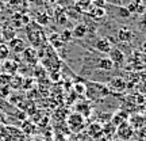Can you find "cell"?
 Listing matches in <instances>:
<instances>
[{
  "mask_svg": "<svg viewBox=\"0 0 146 141\" xmlns=\"http://www.w3.org/2000/svg\"><path fill=\"white\" fill-rule=\"evenodd\" d=\"M85 87H87V88H85V95L88 96L89 100H98V99H102V98L110 95V90L106 84L91 82V83H88Z\"/></svg>",
  "mask_w": 146,
  "mask_h": 141,
  "instance_id": "cell-1",
  "label": "cell"
},
{
  "mask_svg": "<svg viewBox=\"0 0 146 141\" xmlns=\"http://www.w3.org/2000/svg\"><path fill=\"white\" fill-rule=\"evenodd\" d=\"M26 30H27V39H29L30 43H31V47H34V46L39 47L45 43L46 37H45V34H43V31H42V29L38 26V25L31 23V25L27 26Z\"/></svg>",
  "mask_w": 146,
  "mask_h": 141,
  "instance_id": "cell-2",
  "label": "cell"
},
{
  "mask_svg": "<svg viewBox=\"0 0 146 141\" xmlns=\"http://www.w3.org/2000/svg\"><path fill=\"white\" fill-rule=\"evenodd\" d=\"M66 125H68L69 130L77 133V132H81L85 129L87 121H85V118H84L83 115L77 114V113H72V114H69L68 118H66Z\"/></svg>",
  "mask_w": 146,
  "mask_h": 141,
  "instance_id": "cell-3",
  "label": "cell"
},
{
  "mask_svg": "<svg viewBox=\"0 0 146 141\" xmlns=\"http://www.w3.org/2000/svg\"><path fill=\"white\" fill-rule=\"evenodd\" d=\"M1 134H3L4 141H25V133L18 128L3 126Z\"/></svg>",
  "mask_w": 146,
  "mask_h": 141,
  "instance_id": "cell-4",
  "label": "cell"
},
{
  "mask_svg": "<svg viewBox=\"0 0 146 141\" xmlns=\"http://www.w3.org/2000/svg\"><path fill=\"white\" fill-rule=\"evenodd\" d=\"M134 133H135V129L129 124V121H127V122H123L122 125H119L118 128H116V132H115V134L118 136V138L122 140V141L133 140Z\"/></svg>",
  "mask_w": 146,
  "mask_h": 141,
  "instance_id": "cell-5",
  "label": "cell"
},
{
  "mask_svg": "<svg viewBox=\"0 0 146 141\" xmlns=\"http://www.w3.org/2000/svg\"><path fill=\"white\" fill-rule=\"evenodd\" d=\"M22 56V60H23V63L27 64L29 67H35L36 63L39 61V57H38V52H36L35 47H31L29 46L26 47L23 52L21 53Z\"/></svg>",
  "mask_w": 146,
  "mask_h": 141,
  "instance_id": "cell-6",
  "label": "cell"
},
{
  "mask_svg": "<svg viewBox=\"0 0 146 141\" xmlns=\"http://www.w3.org/2000/svg\"><path fill=\"white\" fill-rule=\"evenodd\" d=\"M130 63L134 71H141V69L146 68V54L142 53L141 50H135L131 54Z\"/></svg>",
  "mask_w": 146,
  "mask_h": 141,
  "instance_id": "cell-7",
  "label": "cell"
},
{
  "mask_svg": "<svg viewBox=\"0 0 146 141\" xmlns=\"http://www.w3.org/2000/svg\"><path fill=\"white\" fill-rule=\"evenodd\" d=\"M126 88H127V82H126L125 79L116 76V78L110 80V84H108L110 94H120V92H123Z\"/></svg>",
  "mask_w": 146,
  "mask_h": 141,
  "instance_id": "cell-8",
  "label": "cell"
},
{
  "mask_svg": "<svg viewBox=\"0 0 146 141\" xmlns=\"http://www.w3.org/2000/svg\"><path fill=\"white\" fill-rule=\"evenodd\" d=\"M110 56V60L114 63V65H116V67H122L123 64H125V60H126V56L125 53L120 50L119 47H112L111 49V52L108 53Z\"/></svg>",
  "mask_w": 146,
  "mask_h": 141,
  "instance_id": "cell-9",
  "label": "cell"
},
{
  "mask_svg": "<svg viewBox=\"0 0 146 141\" xmlns=\"http://www.w3.org/2000/svg\"><path fill=\"white\" fill-rule=\"evenodd\" d=\"M19 71V64L14 61V60H5L3 61L1 64V73H5V75H8V76H14L16 75Z\"/></svg>",
  "mask_w": 146,
  "mask_h": 141,
  "instance_id": "cell-10",
  "label": "cell"
},
{
  "mask_svg": "<svg viewBox=\"0 0 146 141\" xmlns=\"http://www.w3.org/2000/svg\"><path fill=\"white\" fill-rule=\"evenodd\" d=\"M26 47H27L26 42L23 41L22 38H19V37H15V38H12V39L8 42V49H10V52H14V53H16V54L22 53Z\"/></svg>",
  "mask_w": 146,
  "mask_h": 141,
  "instance_id": "cell-11",
  "label": "cell"
},
{
  "mask_svg": "<svg viewBox=\"0 0 146 141\" xmlns=\"http://www.w3.org/2000/svg\"><path fill=\"white\" fill-rule=\"evenodd\" d=\"M95 49L100 53L108 54V53L111 52V49H112V43H111V41H110L108 38H106L104 37V38H100V39L96 41V43H95Z\"/></svg>",
  "mask_w": 146,
  "mask_h": 141,
  "instance_id": "cell-12",
  "label": "cell"
},
{
  "mask_svg": "<svg viewBox=\"0 0 146 141\" xmlns=\"http://www.w3.org/2000/svg\"><path fill=\"white\" fill-rule=\"evenodd\" d=\"M88 31H89L88 26H87L85 23H83V22H80V23H77V25L74 26V29L72 30V35H73V38L83 39V38H85V37H87Z\"/></svg>",
  "mask_w": 146,
  "mask_h": 141,
  "instance_id": "cell-13",
  "label": "cell"
},
{
  "mask_svg": "<svg viewBox=\"0 0 146 141\" xmlns=\"http://www.w3.org/2000/svg\"><path fill=\"white\" fill-rule=\"evenodd\" d=\"M74 113L83 115L84 118L87 120L89 115H91V113H92V109H91L89 102H85V100H83V102H77V105H76V111H74Z\"/></svg>",
  "mask_w": 146,
  "mask_h": 141,
  "instance_id": "cell-14",
  "label": "cell"
},
{
  "mask_svg": "<svg viewBox=\"0 0 146 141\" xmlns=\"http://www.w3.org/2000/svg\"><path fill=\"white\" fill-rule=\"evenodd\" d=\"M88 134L92 138H95V140H98V138H100V137L103 136V126L100 125L99 122H92L91 125L88 126Z\"/></svg>",
  "mask_w": 146,
  "mask_h": 141,
  "instance_id": "cell-15",
  "label": "cell"
},
{
  "mask_svg": "<svg viewBox=\"0 0 146 141\" xmlns=\"http://www.w3.org/2000/svg\"><path fill=\"white\" fill-rule=\"evenodd\" d=\"M127 121H129V114L126 113L125 110H119V111H116V113L112 115L111 124H112L115 128H118L119 125H122L123 122H127Z\"/></svg>",
  "mask_w": 146,
  "mask_h": 141,
  "instance_id": "cell-16",
  "label": "cell"
},
{
  "mask_svg": "<svg viewBox=\"0 0 146 141\" xmlns=\"http://www.w3.org/2000/svg\"><path fill=\"white\" fill-rule=\"evenodd\" d=\"M133 38H134V34H133V31L130 29H127V27L119 29V31H118V41L123 42V43H129V42L133 41Z\"/></svg>",
  "mask_w": 146,
  "mask_h": 141,
  "instance_id": "cell-17",
  "label": "cell"
},
{
  "mask_svg": "<svg viewBox=\"0 0 146 141\" xmlns=\"http://www.w3.org/2000/svg\"><path fill=\"white\" fill-rule=\"evenodd\" d=\"M114 63L110 60V57H102L99 58L98 61V68L100 71H104V72H108V71H112L114 69Z\"/></svg>",
  "mask_w": 146,
  "mask_h": 141,
  "instance_id": "cell-18",
  "label": "cell"
},
{
  "mask_svg": "<svg viewBox=\"0 0 146 141\" xmlns=\"http://www.w3.org/2000/svg\"><path fill=\"white\" fill-rule=\"evenodd\" d=\"M129 124H130L134 129H139V128H142V126L146 125L145 122V117H142V115H131V117H129Z\"/></svg>",
  "mask_w": 146,
  "mask_h": 141,
  "instance_id": "cell-19",
  "label": "cell"
},
{
  "mask_svg": "<svg viewBox=\"0 0 146 141\" xmlns=\"http://www.w3.org/2000/svg\"><path fill=\"white\" fill-rule=\"evenodd\" d=\"M127 10L130 12H138V14H142L145 12V5L142 3V0H134L131 4H129Z\"/></svg>",
  "mask_w": 146,
  "mask_h": 141,
  "instance_id": "cell-20",
  "label": "cell"
},
{
  "mask_svg": "<svg viewBox=\"0 0 146 141\" xmlns=\"http://www.w3.org/2000/svg\"><path fill=\"white\" fill-rule=\"evenodd\" d=\"M23 86V76H21L19 73H16L14 76H11V82H10V87L14 90L21 88Z\"/></svg>",
  "mask_w": 146,
  "mask_h": 141,
  "instance_id": "cell-21",
  "label": "cell"
},
{
  "mask_svg": "<svg viewBox=\"0 0 146 141\" xmlns=\"http://www.w3.org/2000/svg\"><path fill=\"white\" fill-rule=\"evenodd\" d=\"M0 35L4 38L5 41L10 42L12 38H15L16 37V33H15V29L14 27H5V29H3L1 30V33H0Z\"/></svg>",
  "mask_w": 146,
  "mask_h": 141,
  "instance_id": "cell-22",
  "label": "cell"
},
{
  "mask_svg": "<svg viewBox=\"0 0 146 141\" xmlns=\"http://www.w3.org/2000/svg\"><path fill=\"white\" fill-rule=\"evenodd\" d=\"M10 49H8V45L7 43H3L0 42V61H5L10 57Z\"/></svg>",
  "mask_w": 146,
  "mask_h": 141,
  "instance_id": "cell-23",
  "label": "cell"
},
{
  "mask_svg": "<svg viewBox=\"0 0 146 141\" xmlns=\"http://www.w3.org/2000/svg\"><path fill=\"white\" fill-rule=\"evenodd\" d=\"M133 138L135 141H146V125L139 128V129H137Z\"/></svg>",
  "mask_w": 146,
  "mask_h": 141,
  "instance_id": "cell-24",
  "label": "cell"
},
{
  "mask_svg": "<svg viewBox=\"0 0 146 141\" xmlns=\"http://www.w3.org/2000/svg\"><path fill=\"white\" fill-rule=\"evenodd\" d=\"M89 14H91V16H92L94 19L99 21L100 18H104L106 16V10L104 8H98V7H94V10L91 11Z\"/></svg>",
  "mask_w": 146,
  "mask_h": 141,
  "instance_id": "cell-25",
  "label": "cell"
},
{
  "mask_svg": "<svg viewBox=\"0 0 146 141\" xmlns=\"http://www.w3.org/2000/svg\"><path fill=\"white\" fill-rule=\"evenodd\" d=\"M22 129H23L22 132H23L25 134H31V133H34V130H35V126H34V124H31V122L25 121L23 125H22Z\"/></svg>",
  "mask_w": 146,
  "mask_h": 141,
  "instance_id": "cell-26",
  "label": "cell"
},
{
  "mask_svg": "<svg viewBox=\"0 0 146 141\" xmlns=\"http://www.w3.org/2000/svg\"><path fill=\"white\" fill-rule=\"evenodd\" d=\"M76 4L80 10H88L89 7L92 5V0H76Z\"/></svg>",
  "mask_w": 146,
  "mask_h": 141,
  "instance_id": "cell-27",
  "label": "cell"
},
{
  "mask_svg": "<svg viewBox=\"0 0 146 141\" xmlns=\"http://www.w3.org/2000/svg\"><path fill=\"white\" fill-rule=\"evenodd\" d=\"M73 38L72 35V30H64L61 34H60V39H61V42H69L70 39Z\"/></svg>",
  "mask_w": 146,
  "mask_h": 141,
  "instance_id": "cell-28",
  "label": "cell"
},
{
  "mask_svg": "<svg viewBox=\"0 0 146 141\" xmlns=\"http://www.w3.org/2000/svg\"><path fill=\"white\" fill-rule=\"evenodd\" d=\"M85 84H74V91L77 92V94H80V95H85Z\"/></svg>",
  "mask_w": 146,
  "mask_h": 141,
  "instance_id": "cell-29",
  "label": "cell"
},
{
  "mask_svg": "<svg viewBox=\"0 0 146 141\" xmlns=\"http://www.w3.org/2000/svg\"><path fill=\"white\" fill-rule=\"evenodd\" d=\"M118 14H119L122 18H129L131 15V12L127 10V7H119V11H118Z\"/></svg>",
  "mask_w": 146,
  "mask_h": 141,
  "instance_id": "cell-30",
  "label": "cell"
},
{
  "mask_svg": "<svg viewBox=\"0 0 146 141\" xmlns=\"http://www.w3.org/2000/svg\"><path fill=\"white\" fill-rule=\"evenodd\" d=\"M38 21H39V23H42V25H45V23H49V16L46 15V14H43V15L42 16H39V18H38Z\"/></svg>",
  "mask_w": 146,
  "mask_h": 141,
  "instance_id": "cell-31",
  "label": "cell"
},
{
  "mask_svg": "<svg viewBox=\"0 0 146 141\" xmlns=\"http://www.w3.org/2000/svg\"><path fill=\"white\" fill-rule=\"evenodd\" d=\"M142 92H145V94H146V82H143V83H142Z\"/></svg>",
  "mask_w": 146,
  "mask_h": 141,
  "instance_id": "cell-32",
  "label": "cell"
},
{
  "mask_svg": "<svg viewBox=\"0 0 146 141\" xmlns=\"http://www.w3.org/2000/svg\"><path fill=\"white\" fill-rule=\"evenodd\" d=\"M0 141H4V138H3V134H1V130H0Z\"/></svg>",
  "mask_w": 146,
  "mask_h": 141,
  "instance_id": "cell-33",
  "label": "cell"
},
{
  "mask_svg": "<svg viewBox=\"0 0 146 141\" xmlns=\"http://www.w3.org/2000/svg\"><path fill=\"white\" fill-rule=\"evenodd\" d=\"M1 129H3V125H1V124H0V130H1Z\"/></svg>",
  "mask_w": 146,
  "mask_h": 141,
  "instance_id": "cell-34",
  "label": "cell"
},
{
  "mask_svg": "<svg viewBox=\"0 0 146 141\" xmlns=\"http://www.w3.org/2000/svg\"><path fill=\"white\" fill-rule=\"evenodd\" d=\"M0 72H1V63H0Z\"/></svg>",
  "mask_w": 146,
  "mask_h": 141,
  "instance_id": "cell-35",
  "label": "cell"
}]
</instances>
